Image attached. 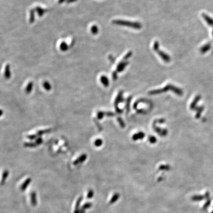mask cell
Instances as JSON below:
<instances>
[{
    "mask_svg": "<svg viewBox=\"0 0 213 213\" xmlns=\"http://www.w3.org/2000/svg\"><path fill=\"white\" fill-rule=\"evenodd\" d=\"M112 23L113 24L123 26H126L133 28L136 30H139L141 29L142 25L141 24L138 22H133L127 21V20H114L112 21Z\"/></svg>",
    "mask_w": 213,
    "mask_h": 213,
    "instance_id": "1",
    "label": "cell"
},
{
    "mask_svg": "<svg viewBox=\"0 0 213 213\" xmlns=\"http://www.w3.org/2000/svg\"><path fill=\"white\" fill-rule=\"evenodd\" d=\"M156 52L157 53L160 57L165 62H169L170 61V56L167 53H165L163 51L159 49Z\"/></svg>",
    "mask_w": 213,
    "mask_h": 213,
    "instance_id": "2",
    "label": "cell"
},
{
    "mask_svg": "<svg viewBox=\"0 0 213 213\" xmlns=\"http://www.w3.org/2000/svg\"><path fill=\"white\" fill-rule=\"evenodd\" d=\"M129 62L127 61L123 60L120 62H119L117 67V72H121L123 71L125 67L128 65Z\"/></svg>",
    "mask_w": 213,
    "mask_h": 213,
    "instance_id": "3",
    "label": "cell"
},
{
    "mask_svg": "<svg viewBox=\"0 0 213 213\" xmlns=\"http://www.w3.org/2000/svg\"><path fill=\"white\" fill-rule=\"evenodd\" d=\"M86 158H87V155L85 154L81 155L79 158H78L77 159L74 161L73 164L74 165H77L80 163H82L85 161V160L86 159Z\"/></svg>",
    "mask_w": 213,
    "mask_h": 213,
    "instance_id": "4",
    "label": "cell"
},
{
    "mask_svg": "<svg viewBox=\"0 0 213 213\" xmlns=\"http://www.w3.org/2000/svg\"><path fill=\"white\" fill-rule=\"evenodd\" d=\"M31 203L33 206H36L37 204V194L35 192H32L30 194Z\"/></svg>",
    "mask_w": 213,
    "mask_h": 213,
    "instance_id": "5",
    "label": "cell"
},
{
    "mask_svg": "<svg viewBox=\"0 0 213 213\" xmlns=\"http://www.w3.org/2000/svg\"><path fill=\"white\" fill-rule=\"evenodd\" d=\"M31 181V179L29 178L27 179L26 180L24 181V182L22 184L21 186L20 187V189L22 191H25L27 188V187L29 185Z\"/></svg>",
    "mask_w": 213,
    "mask_h": 213,
    "instance_id": "6",
    "label": "cell"
},
{
    "mask_svg": "<svg viewBox=\"0 0 213 213\" xmlns=\"http://www.w3.org/2000/svg\"><path fill=\"white\" fill-rule=\"evenodd\" d=\"M35 10V11H36V12H37V14H38V16L39 17L43 16L47 11V10L43 9L42 7H41L40 6L36 7Z\"/></svg>",
    "mask_w": 213,
    "mask_h": 213,
    "instance_id": "7",
    "label": "cell"
},
{
    "mask_svg": "<svg viewBox=\"0 0 213 213\" xmlns=\"http://www.w3.org/2000/svg\"><path fill=\"white\" fill-rule=\"evenodd\" d=\"M5 77L6 79H9L11 78V74L10 71V66L9 64H7L5 66V73H4Z\"/></svg>",
    "mask_w": 213,
    "mask_h": 213,
    "instance_id": "8",
    "label": "cell"
},
{
    "mask_svg": "<svg viewBox=\"0 0 213 213\" xmlns=\"http://www.w3.org/2000/svg\"><path fill=\"white\" fill-rule=\"evenodd\" d=\"M202 17L209 25L213 26V19L212 18L209 17L205 13H203Z\"/></svg>",
    "mask_w": 213,
    "mask_h": 213,
    "instance_id": "9",
    "label": "cell"
},
{
    "mask_svg": "<svg viewBox=\"0 0 213 213\" xmlns=\"http://www.w3.org/2000/svg\"><path fill=\"white\" fill-rule=\"evenodd\" d=\"M100 80L101 81L102 83L105 86H108L109 84V81L108 78L105 76V75H102L100 78Z\"/></svg>",
    "mask_w": 213,
    "mask_h": 213,
    "instance_id": "10",
    "label": "cell"
},
{
    "mask_svg": "<svg viewBox=\"0 0 213 213\" xmlns=\"http://www.w3.org/2000/svg\"><path fill=\"white\" fill-rule=\"evenodd\" d=\"M69 48V46L65 42H62L60 44V49L62 51H66Z\"/></svg>",
    "mask_w": 213,
    "mask_h": 213,
    "instance_id": "11",
    "label": "cell"
},
{
    "mask_svg": "<svg viewBox=\"0 0 213 213\" xmlns=\"http://www.w3.org/2000/svg\"><path fill=\"white\" fill-rule=\"evenodd\" d=\"M35 10H31L30 11V18H29V22L30 23H33L35 21Z\"/></svg>",
    "mask_w": 213,
    "mask_h": 213,
    "instance_id": "12",
    "label": "cell"
},
{
    "mask_svg": "<svg viewBox=\"0 0 213 213\" xmlns=\"http://www.w3.org/2000/svg\"><path fill=\"white\" fill-rule=\"evenodd\" d=\"M210 48H211V44H209V43H207V44L204 45L203 47H202L201 48L200 51H201V53H206V52L208 51Z\"/></svg>",
    "mask_w": 213,
    "mask_h": 213,
    "instance_id": "13",
    "label": "cell"
},
{
    "mask_svg": "<svg viewBox=\"0 0 213 213\" xmlns=\"http://www.w3.org/2000/svg\"><path fill=\"white\" fill-rule=\"evenodd\" d=\"M9 171L7 170H5L2 176V181H1V185H3L4 184L5 182V180L6 179L7 177L9 176Z\"/></svg>",
    "mask_w": 213,
    "mask_h": 213,
    "instance_id": "14",
    "label": "cell"
},
{
    "mask_svg": "<svg viewBox=\"0 0 213 213\" xmlns=\"http://www.w3.org/2000/svg\"><path fill=\"white\" fill-rule=\"evenodd\" d=\"M51 131V129H45V130H39L37 132V133H36L37 136H39L41 137V135H42L44 134L45 133H49Z\"/></svg>",
    "mask_w": 213,
    "mask_h": 213,
    "instance_id": "15",
    "label": "cell"
},
{
    "mask_svg": "<svg viewBox=\"0 0 213 213\" xmlns=\"http://www.w3.org/2000/svg\"><path fill=\"white\" fill-rule=\"evenodd\" d=\"M33 82H30L27 85L26 88L25 89L27 93H30V92H31L32 89H33Z\"/></svg>",
    "mask_w": 213,
    "mask_h": 213,
    "instance_id": "16",
    "label": "cell"
},
{
    "mask_svg": "<svg viewBox=\"0 0 213 213\" xmlns=\"http://www.w3.org/2000/svg\"><path fill=\"white\" fill-rule=\"evenodd\" d=\"M83 197L82 196H80L78 198V200L76 202V203L75 204V209H78L80 208V204H81V201L83 200Z\"/></svg>",
    "mask_w": 213,
    "mask_h": 213,
    "instance_id": "17",
    "label": "cell"
},
{
    "mask_svg": "<svg viewBox=\"0 0 213 213\" xmlns=\"http://www.w3.org/2000/svg\"><path fill=\"white\" fill-rule=\"evenodd\" d=\"M43 86L44 88L47 91L50 90L51 88V86L50 84L49 83V82L47 81H45L43 82Z\"/></svg>",
    "mask_w": 213,
    "mask_h": 213,
    "instance_id": "18",
    "label": "cell"
},
{
    "mask_svg": "<svg viewBox=\"0 0 213 213\" xmlns=\"http://www.w3.org/2000/svg\"><path fill=\"white\" fill-rule=\"evenodd\" d=\"M99 31V29L98 27L95 25H93L91 28V32L93 35H96Z\"/></svg>",
    "mask_w": 213,
    "mask_h": 213,
    "instance_id": "19",
    "label": "cell"
},
{
    "mask_svg": "<svg viewBox=\"0 0 213 213\" xmlns=\"http://www.w3.org/2000/svg\"><path fill=\"white\" fill-rule=\"evenodd\" d=\"M24 147H28V148H35L37 146V145L35 143H33V142H31V143H25L24 144Z\"/></svg>",
    "mask_w": 213,
    "mask_h": 213,
    "instance_id": "20",
    "label": "cell"
},
{
    "mask_svg": "<svg viewBox=\"0 0 213 213\" xmlns=\"http://www.w3.org/2000/svg\"><path fill=\"white\" fill-rule=\"evenodd\" d=\"M92 206V203H85L82 206L81 208L84 209V210H86V209H88L89 208H90Z\"/></svg>",
    "mask_w": 213,
    "mask_h": 213,
    "instance_id": "21",
    "label": "cell"
},
{
    "mask_svg": "<svg viewBox=\"0 0 213 213\" xmlns=\"http://www.w3.org/2000/svg\"><path fill=\"white\" fill-rule=\"evenodd\" d=\"M118 198H119V194H118L117 193H116L115 195H113V196L112 197V199L110 201V204H112L115 202L118 199Z\"/></svg>",
    "mask_w": 213,
    "mask_h": 213,
    "instance_id": "22",
    "label": "cell"
},
{
    "mask_svg": "<svg viewBox=\"0 0 213 213\" xmlns=\"http://www.w3.org/2000/svg\"><path fill=\"white\" fill-rule=\"evenodd\" d=\"M153 49L155 52L159 49V43L158 41H155L153 45Z\"/></svg>",
    "mask_w": 213,
    "mask_h": 213,
    "instance_id": "23",
    "label": "cell"
},
{
    "mask_svg": "<svg viewBox=\"0 0 213 213\" xmlns=\"http://www.w3.org/2000/svg\"><path fill=\"white\" fill-rule=\"evenodd\" d=\"M93 195H94V192L93 191V190L89 189L86 195V198L87 199H91L92 198V197H93Z\"/></svg>",
    "mask_w": 213,
    "mask_h": 213,
    "instance_id": "24",
    "label": "cell"
},
{
    "mask_svg": "<svg viewBox=\"0 0 213 213\" xmlns=\"http://www.w3.org/2000/svg\"><path fill=\"white\" fill-rule=\"evenodd\" d=\"M132 55V51H129L128 52V53H127L123 57V60L124 61H126L127 59L130 58L131 57V56Z\"/></svg>",
    "mask_w": 213,
    "mask_h": 213,
    "instance_id": "25",
    "label": "cell"
},
{
    "mask_svg": "<svg viewBox=\"0 0 213 213\" xmlns=\"http://www.w3.org/2000/svg\"><path fill=\"white\" fill-rule=\"evenodd\" d=\"M37 134H32V135H28L27 136V138L28 139H29V140H34V139H37Z\"/></svg>",
    "mask_w": 213,
    "mask_h": 213,
    "instance_id": "26",
    "label": "cell"
},
{
    "mask_svg": "<svg viewBox=\"0 0 213 213\" xmlns=\"http://www.w3.org/2000/svg\"><path fill=\"white\" fill-rule=\"evenodd\" d=\"M102 144V141L100 139H97L94 142V144L96 147H100Z\"/></svg>",
    "mask_w": 213,
    "mask_h": 213,
    "instance_id": "27",
    "label": "cell"
},
{
    "mask_svg": "<svg viewBox=\"0 0 213 213\" xmlns=\"http://www.w3.org/2000/svg\"><path fill=\"white\" fill-rule=\"evenodd\" d=\"M42 143H43V139L41 138V137H39V138L36 139L35 143L36 144L37 146L42 144Z\"/></svg>",
    "mask_w": 213,
    "mask_h": 213,
    "instance_id": "28",
    "label": "cell"
},
{
    "mask_svg": "<svg viewBox=\"0 0 213 213\" xmlns=\"http://www.w3.org/2000/svg\"><path fill=\"white\" fill-rule=\"evenodd\" d=\"M85 210L81 208V209H75V211L74 212V213H85Z\"/></svg>",
    "mask_w": 213,
    "mask_h": 213,
    "instance_id": "29",
    "label": "cell"
},
{
    "mask_svg": "<svg viewBox=\"0 0 213 213\" xmlns=\"http://www.w3.org/2000/svg\"><path fill=\"white\" fill-rule=\"evenodd\" d=\"M97 117L98 118V119H102V118L103 117V113L102 112H98V115H97Z\"/></svg>",
    "mask_w": 213,
    "mask_h": 213,
    "instance_id": "30",
    "label": "cell"
},
{
    "mask_svg": "<svg viewBox=\"0 0 213 213\" xmlns=\"http://www.w3.org/2000/svg\"><path fill=\"white\" fill-rule=\"evenodd\" d=\"M109 59L110 60V61L112 63H114L115 62V59L112 55H110L109 57Z\"/></svg>",
    "mask_w": 213,
    "mask_h": 213,
    "instance_id": "31",
    "label": "cell"
},
{
    "mask_svg": "<svg viewBox=\"0 0 213 213\" xmlns=\"http://www.w3.org/2000/svg\"><path fill=\"white\" fill-rule=\"evenodd\" d=\"M112 78L113 80H116L117 78V73L116 71H115L113 72L112 73Z\"/></svg>",
    "mask_w": 213,
    "mask_h": 213,
    "instance_id": "32",
    "label": "cell"
},
{
    "mask_svg": "<svg viewBox=\"0 0 213 213\" xmlns=\"http://www.w3.org/2000/svg\"><path fill=\"white\" fill-rule=\"evenodd\" d=\"M77 0H66V2L68 3V4H71V3H74V2H76Z\"/></svg>",
    "mask_w": 213,
    "mask_h": 213,
    "instance_id": "33",
    "label": "cell"
},
{
    "mask_svg": "<svg viewBox=\"0 0 213 213\" xmlns=\"http://www.w3.org/2000/svg\"><path fill=\"white\" fill-rule=\"evenodd\" d=\"M65 1H66V0H58V3L59 4H61Z\"/></svg>",
    "mask_w": 213,
    "mask_h": 213,
    "instance_id": "34",
    "label": "cell"
}]
</instances>
